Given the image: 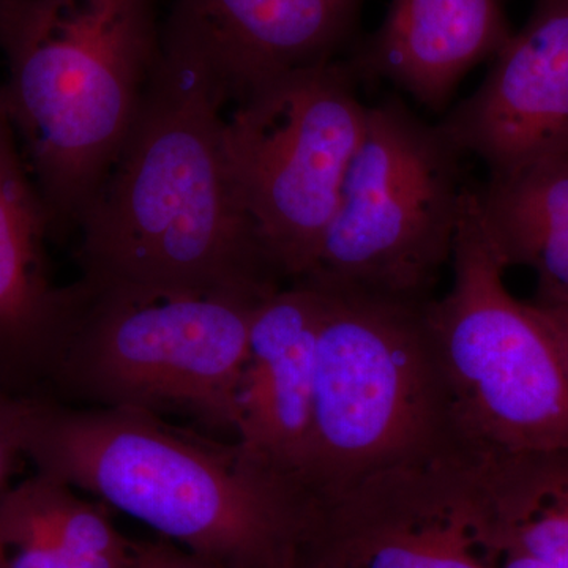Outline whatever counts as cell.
<instances>
[{"label": "cell", "mask_w": 568, "mask_h": 568, "mask_svg": "<svg viewBox=\"0 0 568 568\" xmlns=\"http://www.w3.org/2000/svg\"><path fill=\"white\" fill-rule=\"evenodd\" d=\"M50 233L0 88V387L11 395H44L84 302L80 282H52Z\"/></svg>", "instance_id": "11"}, {"label": "cell", "mask_w": 568, "mask_h": 568, "mask_svg": "<svg viewBox=\"0 0 568 568\" xmlns=\"http://www.w3.org/2000/svg\"><path fill=\"white\" fill-rule=\"evenodd\" d=\"M263 301L237 294L89 293L84 287L80 315L43 398L159 417L183 414L207 435L235 440L250 327Z\"/></svg>", "instance_id": "5"}, {"label": "cell", "mask_w": 568, "mask_h": 568, "mask_svg": "<svg viewBox=\"0 0 568 568\" xmlns=\"http://www.w3.org/2000/svg\"><path fill=\"white\" fill-rule=\"evenodd\" d=\"M0 568H61L47 481L39 474L0 500Z\"/></svg>", "instance_id": "17"}, {"label": "cell", "mask_w": 568, "mask_h": 568, "mask_svg": "<svg viewBox=\"0 0 568 568\" xmlns=\"http://www.w3.org/2000/svg\"><path fill=\"white\" fill-rule=\"evenodd\" d=\"M324 310L323 290L306 280L265 297L254 310L241 388L235 440L304 481Z\"/></svg>", "instance_id": "13"}, {"label": "cell", "mask_w": 568, "mask_h": 568, "mask_svg": "<svg viewBox=\"0 0 568 568\" xmlns=\"http://www.w3.org/2000/svg\"><path fill=\"white\" fill-rule=\"evenodd\" d=\"M477 193L507 267L536 274V301L568 305V155L488 178Z\"/></svg>", "instance_id": "15"}, {"label": "cell", "mask_w": 568, "mask_h": 568, "mask_svg": "<svg viewBox=\"0 0 568 568\" xmlns=\"http://www.w3.org/2000/svg\"><path fill=\"white\" fill-rule=\"evenodd\" d=\"M541 323L548 328L549 335L558 346L560 357L568 369V305L548 304V302H530Z\"/></svg>", "instance_id": "20"}, {"label": "cell", "mask_w": 568, "mask_h": 568, "mask_svg": "<svg viewBox=\"0 0 568 568\" xmlns=\"http://www.w3.org/2000/svg\"><path fill=\"white\" fill-rule=\"evenodd\" d=\"M317 287L325 310L306 485L328 503L388 467L467 450L437 365L429 301Z\"/></svg>", "instance_id": "4"}, {"label": "cell", "mask_w": 568, "mask_h": 568, "mask_svg": "<svg viewBox=\"0 0 568 568\" xmlns=\"http://www.w3.org/2000/svg\"><path fill=\"white\" fill-rule=\"evenodd\" d=\"M510 36L504 0H392L383 24L346 62L361 84L388 82L440 112Z\"/></svg>", "instance_id": "14"}, {"label": "cell", "mask_w": 568, "mask_h": 568, "mask_svg": "<svg viewBox=\"0 0 568 568\" xmlns=\"http://www.w3.org/2000/svg\"><path fill=\"white\" fill-rule=\"evenodd\" d=\"M463 159L440 123L399 97L368 106L334 219L301 280L399 301L435 298L467 186Z\"/></svg>", "instance_id": "7"}, {"label": "cell", "mask_w": 568, "mask_h": 568, "mask_svg": "<svg viewBox=\"0 0 568 568\" xmlns=\"http://www.w3.org/2000/svg\"><path fill=\"white\" fill-rule=\"evenodd\" d=\"M450 290L426 304L455 428L477 455L568 450V369L532 304L507 290V265L467 185Z\"/></svg>", "instance_id": "6"}, {"label": "cell", "mask_w": 568, "mask_h": 568, "mask_svg": "<svg viewBox=\"0 0 568 568\" xmlns=\"http://www.w3.org/2000/svg\"><path fill=\"white\" fill-rule=\"evenodd\" d=\"M480 459L403 463L328 500L316 568H496Z\"/></svg>", "instance_id": "9"}, {"label": "cell", "mask_w": 568, "mask_h": 568, "mask_svg": "<svg viewBox=\"0 0 568 568\" xmlns=\"http://www.w3.org/2000/svg\"><path fill=\"white\" fill-rule=\"evenodd\" d=\"M364 0H175L163 28L192 41L227 100L264 82L338 61Z\"/></svg>", "instance_id": "12"}, {"label": "cell", "mask_w": 568, "mask_h": 568, "mask_svg": "<svg viewBox=\"0 0 568 568\" xmlns=\"http://www.w3.org/2000/svg\"><path fill=\"white\" fill-rule=\"evenodd\" d=\"M21 458L24 457L14 426L13 395L0 387V500L14 487L11 478Z\"/></svg>", "instance_id": "18"}, {"label": "cell", "mask_w": 568, "mask_h": 568, "mask_svg": "<svg viewBox=\"0 0 568 568\" xmlns=\"http://www.w3.org/2000/svg\"><path fill=\"white\" fill-rule=\"evenodd\" d=\"M358 85L338 59L257 85L226 118L242 201L290 283L308 274L364 136Z\"/></svg>", "instance_id": "8"}, {"label": "cell", "mask_w": 568, "mask_h": 568, "mask_svg": "<svg viewBox=\"0 0 568 568\" xmlns=\"http://www.w3.org/2000/svg\"><path fill=\"white\" fill-rule=\"evenodd\" d=\"M227 103L203 52L162 24L132 130L78 227L85 290L263 301L290 283L239 192Z\"/></svg>", "instance_id": "1"}, {"label": "cell", "mask_w": 568, "mask_h": 568, "mask_svg": "<svg viewBox=\"0 0 568 568\" xmlns=\"http://www.w3.org/2000/svg\"><path fill=\"white\" fill-rule=\"evenodd\" d=\"M491 69L440 126L463 155L504 178L568 155V0H537Z\"/></svg>", "instance_id": "10"}, {"label": "cell", "mask_w": 568, "mask_h": 568, "mask_svg": "<svg viewBox=\"0 0 568 568\" xmlns=\"http://www.w3.org/2000/svg\"><path fill=\"white\" fill-rule=\"evenodd\" d=\"M133 568H215L194 558L185 549L156 538L151 541H136V559Z\"/></svg>", "instance_id": "19"}, {"label": "cell", "mask_w": 568, "mask_h": 568, "mask_svg": "<svg viewBox=\"0 0 568 568\" xmlns=\"http://www.w3.org/2000/svg\"><path fill=\"white\" fill-rule=\"evenodd\" d=\"M493 547L568 568V450L481 455Z\"/></svg>", "instance_id": "16"}, {"label": "cell", "mask_w": 568, "mask_h": 568, "mask_svg": "<svg viewBox=\"0 0 568 568\" xmlns=\"http://www.w3.org/2000/svg\"><path fill=\"white\" fill-rule=\"evenodd\" d=\"M156 0H0L3 102L52 233L80 227L159 62Z\"/></svg>", "instance_id": "3"}, {"label": "cell", "mask_w": 568, "mask_h": 568, "mask_svg": "<svg viewBox=\"0 0 568 568\" xmlns=\"http://www.w3.org/2000/svg\"><path fill=\"white\" fill-rule=\"evenodd\" d=\"M22 457L36 474L215 568H312L325 504L301 477L207 433L129 407L13 398Z\"/></svg>", "instance_id": "2"}, {"label": "cell", "mask_w": 568, "mask_h": 568, "mask_svg": "<svg viewBox=\"0 0 568 568\" xmlns=\"http://www.w3.org/2000/svg\"><path fill=\"white\" fill-rule=\"evenodd\" d=\"M496 568H552L525 552L514 549H496Z\"/></svg>", "instance_id": "21"}]
</instances>
